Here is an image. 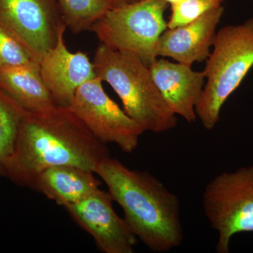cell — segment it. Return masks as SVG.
<instances>
[{"label":"cell","instance_id":"30bf717a","mask_svg":"<svg viewBox=\"0 0 253 253\" xmlns=\"http://www.w3.org/2000/svg\"><path fill=\"white\" fill-rule=\"evenodd\" d=\"M66 25L57 42L40 62L42 77L56 106L69 107L80 86L96 78L94 65L83 51L73 53L65 44Z\"/></svg>","mask_w":253,"mask_h":253},{"label":"cell","instance_id":"9a60e30c","mask_svg":"<svg viewBox=\"0 0 253 253\" xmlns=\"http://www.w3.org/2000/svg\"><path fill=\"white\" fill-rule=\"evenodd\" d=\"M63 23L74 34L91 31L111 9L107 0H56Z\"/></svg>","mask_w":253,"mask_h":253},{"label":"cell","instance_id":"8fae6325","mask_svg":"<svg viewBox=\"0 0 253 253\" xmlns=\"http://www.w3.org/2000/svg\"><path fill=\"white\" fill-rule=\"evenodd\" d=\"M224 11L222 5L188 24L167 28L158 39V56L172 58L176 62L189 66L207 60Z\"/></svg>","mask_w":253,"mask_h":253},{"label":"cell","instance_id":"4fadbf2b","mask_svg":"<svg viewBox=\"0 0 253 253\" xmlns=\"http://www.w3.org/2000/svg\"><path fill=\"white\" fill-rule=\"evenodd\" d=\"M101 185V181L91 171L76 166H59L42 172L31 189L65 208L85 199Z\"/></svg>","mask_w":253,"mask_h":253},{"label":"cell","instance_id":"ffe728a7","mask_svg":"<svg viewBox=\"0 0 253 253\" xmlns=\"http://www.w3.org/2000/svg\"><path fill=\"white\" fill-rule=\"evenodd\" d=\"M165 1H167L168 4H171L172 3L176 2V1H181V0H165Z\"/></svg>","mask_w":253,"mask_h":253},{"label":"cell","instance_id":"6da1fadb","mask_svg":"<svg viewBox=\"0 0 253 253\" xmlns=\"http://www.w3.org/2000/svg\"><path fill=\"white\" fill-rule=\"evenodd\" d=\"M109 156L106 144L98 140L68 108L56 106L41 112L26 111L4 176L32 188L37 176L48 168L73 166L94 172Z\"/></svg>","mask_w":253,"mask_h":253},{"label":"cell","instance_id":"e0dca14e","mask_svg":"<svg viewBox=\"0 0 253 253\" xmlns=\"http://www.w3.org/2000/svg\"><path fill=\"white\" fill-rule=\"evenodd\" d=\"M39 63L21 42L0 26V71Z\"/></svg>","mask_w":253,"mask_h":253},{"label":"cell","instance_id":"7a4b0ae2","mask_svg":"<svg viewBox=\"0 0 253 253\" xmlns=\"http://www.w3.org/2000/svg\"><path fill=\"white\" fill-rule=\"evenodd\" d=\"M94 173L106 184L113 201L122 208L126 224L146 247L164 253L181 246L184 236L180 201L157 178L110 156Z\"/></svg>","mask_w":253,"mask_h":253},{"label":"cell","instance_id":"7c38bea8","mask_svg":"<svg viewBox=\"0 0 253 253\" xmlns=\"http://www.w3.org/2000/svg\"><path fill=\"white\" fill-rule=\"evenodd\" d=\"M149 69L171 111L188 123L195 122V108L206 84L204 71H195L189 65L163 59H156Z\"/></svg>","mask_w":253,"mask_h":253},{"label":"cell","instance_id":"277c9868","mask_svg":"<svg viewBox=\"0 0 253 253\" xmlns=\"http://www.w3.org/2000/svg\"><path fill=\"white\" fill-rule=\"evenodd\" d=\"M213 46L204 71L206 84L195 108L208 130L215 127L223 105L253 67V18L221 28Z\"/></svg>","mask_w":253,"mask_h":253},{"label":"cell","instance_id":"5b68a950","mask_svg":"<svg viewBox=\"0 0 253 253\" xmlns=\"http://www.w3.org/2000/svg\"><path fill=\"white\" fill-rule=\"evenodd\" d=\"M165 0H140L112 8L91 28L111 49L134 55L147 66L158 59V39L168 28Z\"/></svg>","mask_w":253,"mask_h":253},{"label":"cell","instance_id":"2e32d148","mask_svg":"<svg viewBox=\"0 0 253 253\" xmlns=\"http://www.w3.org/2000/svg\"><path fill=\"white\" fill-rule=\"evenodd\" d=\"M26 111L0 89V176L14 154Z\"/></svg>","mask_w":253,"mask_h":253},{"label":"cell","instance_id":"ac0fdd59","mask_svg":"<svg viewBox=\"0 0 253 253\" xmlns=\"http://www.w3.org/2000/svg\"><path fill=\"white\" fill-rule=\"evenodd\" d=\"M224 0H181L172 3L168 29L184 26L201 17L210 10L222 6Z\"/></svg>","mask_w":253,"mask_h":253},{"label":"cell","instance_id":"3957f363","mask_svg":"<svg viewBox=\"0 0 253 253\" xmlns=\"http://www.w3.org/2000/svg\"><path fill=\"white\" fill-rule=\"evenodd\" d=\"M94 72L106 82L122 101L124 111L145 131L163 133L177 124V118L155 84L149 66L129 53L98 46Z\"/></svg>","mask_w":253,"mask_h":253},{"label":"cell","instance_id":"ba28073f","mask_svg":"<svg viewBox=\"0 0 253 253\" xmlns=\"http://www.w3.org/2000/svg\"><path fill=\"white\" fill-rule=\"evenodd\" d=\"M64 25L56 0H0V26L39 62L56 44Z\"/></svg>","mask_w":253,"mask_h":253},{"label":"cell","instance_id":"9c48e42d","mask_svg":"<svg viewBox=\"0 0 253 253\" xmlns=\"http://www.w3.org/2000/svg\"><path fill=\"white\" fill-rule=\"evenodd\" d=\"M109 192L100 189L76 204L66 206L73 220L89 233L100 251L132 253L137 238L113 208Z\"/></svg>","mask_w":253,"mask_h":253},{"label":"cell","instance_id":"8992f818","mask_svg":"<svg viewBox=\"0 0 253 253\" xmlns=\"http://www.w3.org/2000/svg\"><path fill=\"white\" fill-rule=\"evenodd\" d=\"M203 207L217 233L216 251L229 253L233 236L253 232V165L214 176L205 187Z\"/></svg>","mask_w":253,"mask_h":253},{"label":"cell","instance_id":"d6986e66","mask_svg":"<svg viewBox=\"0 0 253 253\" xmlns=\"http://www.w3.org/2000/svg\"><path fill=\"white\" fill-rule=\"evenodd\" d=\"M107 1H109L110 6L112 9V8L118 7V6H123V5L136 2L140 0H107Z\"/></svg>","mask_w":253,"mask_h":253},{"label":"cell","instance_id":"52a82bcc","mask_svg":"<svg viewBox=\"0 0 253 253\" xmlns=\"http://www.w3.org/2000/svg\"><path fill=\"white\" fill-rule=\"evenodd\" d=\"M68 109L98 140L117 145L123 152H133L144 132L106 94L96 76L80 86Z\"/></svg>","mask_w":253,"mask_h":253},{"label":"cell","instance_id":"5bb4252c","mask_svg":"<svg viewBox=\"0 0 253 253\" xmlns=\"http://www.w3.org/2000/svg\"><path fill=\"white\" fill-rule=\"evenodd\" d=\"M0 89L27 112L56 106L42 77L40 63L0 71Z\"/></svg>","mask_w":253,"mask_h":253}]
</instances>
